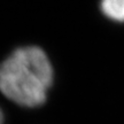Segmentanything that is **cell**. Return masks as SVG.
Masks as SVG:
<instances>
[{"label":"cell","mask_w":124,"mask_h":124,"mask_svg":"<svg viewBox=\"0 0 124 124\" xmlns=\"http://www.w3.org/2000/svg\"><path fill=\"white\" fill-rule=\"evenodd\" d=\"M53 66L38 46H23L0 63V92L18 106H41L53 83Z\"/></svg>","instance_id":"obj_1"},{"label":"cell","mask_w":124,"mask_h":124,"mask_svg":"<svg viewBox=\"0 0 124 124\" xmlns=\"http://www.w3.org/2000/svg\"><path fill=\"white\" fill-rule=\"evenodd\" d=\"M102 14L114 22H124V0H101Z\"/></svg>","instance_id":"obj_2"},{"label":"cell","mask_w":124,"mask_h":124,"mask_svg":"<svg viewBox=\"0 0 124 124\" xmlns=\"http://www.w3.org/2000/svg\"><path fill=\"white\" fill-rule=\"evenodd\" d=\"M4 122H5V116L2 110H1V108H0V124H4Z\"/></svg>","instance_id":"obj_3"}]
</instances>
